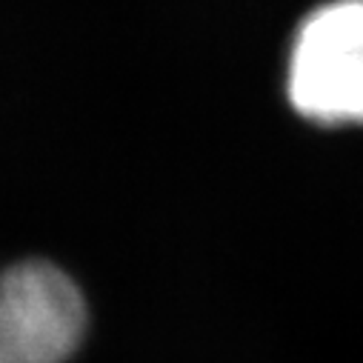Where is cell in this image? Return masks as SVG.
Returning <instances> with one entry per match:
<instances>
[{"mask_svg": "<svg viewBox=\"0 0 363 363\" xmlns=\"http://www.w3.org/2000/svg\"><path fill=\"white\" fill-rule=\"evenodd\" d=\"M286 92L318 123H363V0H335L298 29Z\"/></svg>", "mask_w": 363, "mask_h": 363, "instance_id": "1", "label": "cell"}, {"mask_svg": "<svg viewBox=\"0 0 363 363\" xmlns=\"http://www.w3.org/2000/svg\"><path fill=\"white\" fill-rule=\"evenodd\" d=\"M86 326V298L63 269L46 260L0 269V363H69Z\"/></svg>", "mask_w": 363, "mask_h": 363, "instance_id": "2", "label": "cell"}]
</instances>
